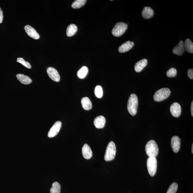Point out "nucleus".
Masks as SVG:
<instances>
[{
	"label": "nucleus",
	"mask_w": 193,
	"mask_h": 193,
	"mask_svg": "<svg viewBox=\"0 0 193 193\" xmlns=\"http://www.w3.org/2000/svg\"><path fill=\"white\" fill-rule=\"evenodd\" d=\"M185 49L189 53H193V43L190 39H187L184 43Z\"/></svg>",
	"instance_id": "obj_21"
},
{
	"label": "nucleus",
	"mask_w": 193,
	"mask_h": 193,
	"mask_svg": "<svg viewBox=\"0 0 193 193\" xmlns=\"http://www.w3.org/2000/svg\"><path fill=\"white\" fill-rule=\"evenodd\" d=\"M77 30V27L76 25L73 24H70L67 28L66 34L68 37L72 36L76 34Z\"/></svg>",
	"instance_id": "obj_20"
},
{
	"label": "nucleus",
	"mask_w": 193,
	"mask_h": 193,
	"mask_svg": "<svg viewBox=\"0 0 193 193\" xmlns=\"http://www.w3.org/2000/svg\"><path fill=\"white\" fill-rule=\"evenodd\" d=\"M127 28L128 25L125 23L121 22L117 23L112 29V34L115 37H120L124 34Z\"/></svg>",
	"instance_id": "obj_5"
},
{
	"label": "nucleus",
	"mask_w": 193,
	"mask_h": 193,
	"mask_svg": "<svg viewBox=\"0 0 193 193\" xmlns=\"http://www.w3.org/2000/svg\"><path fill=\"white\" fill-rule=\"evenodd\" d=\"M192 153H193V144L192 145Z\"/></svg>",
	"instance_id": "obj_32"
},
{
	"label": "nucleus",
	"mask_w": 193,
	"mask_h": 193,
	"mask_svg": "<svg viewBox=\"0 0 193 193\" xmlns=\"http://www.w3.org/2000/svg\"><path fill=\"white\" fill-rule=\"evenodd\" d=\"M185 51L184 47V42L182 40L180 41L177 45L173 49L172 52L174 54L180 56L183 54Z\"/></svg>",
	"instance_id": "obj_14"
},
{
	"label": "nucleus",
	"mask_w": 193,
	"mask_h": 193,
	"mask_svg": "<svg viewBox=\"0 0 193 193\" xmlns=\"http://www.w3.org/2000/svg\"><path fill=\"white\" fill-rule=\"evenodd\" d=\"M81 102L82 106L85 110H89L92 108V103L88 97H83L82 99Z\"/></svg>",
	"instance_id": "obj_18"
},
{
	"label": "nucleus",
	"mask_w": 193,
	"mask_h": 193,
	"mask_svg": "<svg viewBox=\"0 0 193 193\" xmlns=\"http://www.w3.org/2000/svg\"><path fill=\"white\" fill-rule=\"evenodd\" d=\"M116 153L115 144L113 141L110 142L107 146L105 155V160L106 161L112 160L114 159Z\"/></svg>",
	"instance_id": "obj_3"
},
{
	"label": "nucleus",
	"mask_w": 193,
	"mask_h": 193,
	"mask_svg": "<svg viewBox=\"0 0 193 193\" xmlns=\"http://www.w3.org/2000/svg\"><path fill=\"white\" fill-rule=\"evenodd\" d=\"M106 118L102 116L96 117L94 120V124L95 127L97 128H102L104 127L106 124Z\"/></svg>",
	"instance_id": "obj_13"
},
{
	"label": "nucleus",
	"mask_w": 193,
	"mask_h": 193,
	"mask_svg": "<svg viewBox=\"0 0 193 193\" xmlns=\"http://www.w3.org/2000/svg\"><path fill=\"white\" fill-rule=\"evenodd\" d=\"M82 153L83 156L86 159H89L92 156V152L89 146L85 144L82 149Z\"/></svg>",
	"instance_id": "obj_15"
},
{
	"label": "nucleus",
	"mask_w": 193,
	"mask_h": 193,
	"mask_svg": "<svg viewBox=\"0 0 193 193\" xmlns=\"http://www.w3.org/2000/svg\"><path fill=\"white\" fill-rule=\"evenodd\" d=\"M24 30L27 34L31 38L35 40H38L40 38V35L32 27L29 25H26L24 27Z\"/></svg>",
	"instance_id": "obj_11"
},
{
	"label": "nucleus",
	"mask_w": 193,
	"mask_h": 193,
	"mask_svg": "<svg viewBox=\"0 0 193 193\" xmlns=\"http://www.w3.org/2000/svg\"><path fill=\"white\" fill-rule=\"evenodd\" d=\"M17 62L22 64L23 65L25 66V67L28 68V69H31V67H32L30 63H29L28 62L25 61V60H24V59H23V58H18Z\"/></svg>",
	"instance_id": "obj_28"
},
{
	"label": "nucleus",
	"mask_w": 193,
	"mask_h": 193,
	"mask_svg": "<svg viewBox=\"0 0 193 193\" xmlns=\"http://www.w3.org/2000/svg\"><path fill=\"white\" fill-rule=\"evenodd\" d=\"M62 126V123L58 121L54 123L48 133V137L52 138L55 137L59 133Z\"/></svg>",
	"instance_id": "obj_7"
},
{
	"label": "nucleus",
	"mask_w": 193,
	"mask_h": 193,
	"mask_svg": "<svg viewBox=\"0 0 193 193\" xmlns=\"http://www.w3.org/2000/svg\"><path fill=\"white\" fill-rule=\"evenodd\" d=\"M95 96L98 98H101L103 96V91L102 87L98 85L95 87Z\"/></svg>",
	"instance_id": "obj_25"
},
{
	"label": "nucleus",
	"mask_w": 193,
	"mask_h": 193,
	"mask_svg": "<svg viewBox=\"0 0 193 193\" xmlns=\"http://www.w3.org/2000/svg\"><path fill=\"white\" fill-rule=\"evenodd\" d=\"M171 146L174 153H178L181 146V140L178 136H174L171 138Z\"/></svg>",
	"instance_id": "obj_9"
},
{
	"label": "nucleus",
	"mask_w": 193,
	"mask_h": 193,
	"mask_svg": "<svg viewBox=\"0 0 193 193\" xmlns=\"http://www.w3.org/2000/svg\"><path fill=\"white\" fill-rule=\"evenodd\" d=\"M154 11L151 8L149 7H144L142 12V16L144 18L149 19L153 17Z\"/></svg>",
	"instance_id": "obj_17"
},
{
	"label": "nucleus",
	"mask_w": 193,
	"mask_h": 193,
	"mask_svg": "<svg viewBox=\"0 0 193 193\" xmlns=\"http://www.w3.org/2000/svg\"><path fill=\"white\" fill-rule=\"evenodd\" d=\"M148 61L146 59H142L138 61L134 66V70L136 72H140L147 66Z\"/></svg>",
	"instance_id": "obj_16"
},
{
	"label": "nucleus",
	"mask_w": 193,
	"mask_h": 193,
	"mask_svg": "<svg viewBox=\"0 0 193 193\" xmlns=\"http://www.w3.org/2000/svg\"><path fill=\"white\" fill-rule=\"evenodd\" d=\"M16 77L23 84L28 85L32 82V79L28 76L19 74L17 75Z\"/></svg>",
	"instance_id": "obj_19"
},
{
	"label": "nucleus",
	"mask_w": 193,
	"mask_h": 193,
	"mask_svg": "<svg viewBox=\"0 0 193 193\" xmlns=\"http://www.w3.org/2000/svg\"><path fill=\"white\" fill-rule=\"evenodd\" d=\"M178 188V184L176 183H173L169 186L166 193H176Z\"/></svg>",
	"instance_id": "obj_26"
},
{
	"label": "nucleus",
	"mask_w": 193,
	"mask_h": 193,
	"mask_svg": "<svg viewBox=\"0 0 193 193\" xmlns=\"http://www.w3.org/2000/svg\"><path fill=\"white\" fill-rule=\"evenodd\" d=\"M157 160L156 157H149L147 160V167L149 174L151 176H155L157 169Z\"/></svg>",
	"instance_id": "obj_6"
},
{
	"label": "nucleus",
	"mask_w": 193,
	"mask_h": 193,
	"mask_svg": "<svg viewBox=\"0 0 193 193\" xmlns=\"http://www.w3.org/2000/svg\"><path fill=\"white\" fill-rule=\"evenodd\" d=\"M60 185L59 183L55 182L52 185L50 189V193H60Z\"/></svg>",
	"instance_id": "obj_24"
},
{
	"label": "nucleus",
	"mask_w": 193,
	"mask_h": 193,
	"mask_svg": "<svg viewBox=\"0 0 193 193\" xmlns=\"http://www.w3.org/2000/svg\"><path fill=\"white\" fill-rule=\"evenodd\" d=\"M188 77L191 79H193V69H190L188 70Z\"/></svg>",
	"instance_id": "obj_29"
},
{
	"label": "nucleus",
	"mask_w": 193,
	"mask_h": 193,
	"mask_svg": "<svg viewBox=\"0 0 193 193\" xmlns=\"http://www.w3.org/2000/svg\"><path fill=\"white\" fill-rule=\"evenodd\" d=\"M134 45V43L133 42H130V41L124 43L121 45L118 48V51L121 53H124L129 51L131 49Z\"/></svg>",
	"instance_id": "obj_12"
},
{
	"label": "nucleus",
	"mask_w": 193,
	"mask_h": 193,
	"mask_svg": "<svg viewBox=\"0 0 193 193\" xmlns=\"http://www.w3.org/2000/svg\"><path fill=\"white\" fill-rule=\"evenodd\" d=\"M146 153L149 157H156L158 155L159 149L156 142L151 140L146 145Z\"/></svg>",
	"instance_id": "obj_2"
},
{
	"label": "nucleus",
	"mask_w": 193,
	"mask_h": 193,
	"mask_svg": "<svg viewBox=\"0 0 193 193\" xmlns=\"http://www.w3.org/2000/svg\"><path fill=\"white\" fill-rule=\"evenodd\" d=\"M86 2V0H76L72 4V7L74 9L81 8L85 5Z\"/></svg>",
	"instance_id": "obj_23"
},
{
	"label": "nucleus",
	"mask_w": 193,
	"mask_h": 193,
	"mask_svg": "<svg viewBox=\"0 0 193 193\" xmlns=\"http://www.w3.org/2000/svg\"><path fill=\"white\" fill-rule=\"evenodd\" d=\"M138 106V97L134 93L130 95L128 99L127 104V110L130 114L132 116H135L137 114Z\"/></svg>",
	"instance_id": "obj_1"
},
{
	"label": "nucleus",
	"mask_w": 193,
	"mask_h": 193,
	"mask_svg": "<svg viewBox=\"0 0 193 193\" xmlns=\"http://www.w3.org/2000/svg\"><path fill=\"white\" fill-rule=\"evenodd\" d=\"M88 72V68L86 66H83L78 72V76L81 79H84L86 76Z\"/></svg>",
	"instance_id": "obj_22"
},
{
	"label": "nucleus",
	"mask_w": 193,
	"mask_h": 193,
	"mask_svg": "<svg viewBox=\"0 0 193 193\" xmlns=\"http://www.w3.org/2000/svg\"><path fill=\"white\" fill-rule=\"evenodd\" d=\"M177 73V70L174 68H171L167 71L166 75L169 77H173L176 76Z\"/></svg>",
	"instance_id": "obj_27"
},
{
	"label": "nucleus",
	"mask_w": 193,
	"mask_h": 193,
	"mask_svg": "<svg viewBox=\"0 0 193 193\" xmlns=\"http://www.w3.org/2000/svg\"><path fill=\"white\" fill-rule=\"evenodd\" d=\"M3 19V12L2 11V10L1 8H0V24L2 22Z\"/></svg>",
	"instance_id": "obj_30"
},
{
	"label": "nucleus",
	"mask_w": 193,
	"mask_h": 193,
	"mask_svg": "<svg viewBox=\"0 0 193 193\" xmlns=\"http://www.w3.org/2000/svg\"><path fill=\"white\" fill-rule=\"evenodd\" d=\"M47 73L49 76L53 80L56 82H59L60 80V76L58 71L54 68L50 67L47 69Z\"/></svg>",
	"instance_id": "obj_8"
},
{
	"label": "nucleus",
	"mask_w": 193,
	"mask_h": 193,
	"mask_svg": "<svg viewBox=\"0 0 193 193\" xmlns=\"http://www.w3.org/2000/svg\"><path fill=\"white\" fill-rule=\"evenodd\" d=\"M191 115L193 117V101H192V102L191 103Z\"/></svg>",
	"instance_id": "obj_31"
},
{
	"label": "nucleus",
	"mask_w": 193,
	"mask_h": 193,
	"mask_svg": "<svg viewBox=\"0 0 193 193\" xmlns=\"http://www.w3.org/2000/svg\"><path fill=\"white\" fill-rule=\"evenodd\" d=\"M170 94L171 91L169 88H165L159 89L154 95V100L156 102H161L167 99Z\"/></svg>",
	"instance_id": "obj_4"
},
{
	"label": "nucleus",
	"mask_w": 193,
	"mask_h": 193,
	"mask_svg": "<svg viewBox=\"0 0 193 193\" xmlns=\"http://www.w3.org/2000/svg\"><path fill=\"white\" fill-rule=\"evenodd\" d=\"M170 112L172 115L175 117L180 116L181 113V108L179 103L175 102L172 104L170 108Z\"/></svg>",
	"instance_id": "obj_10"
}]
</instances>
